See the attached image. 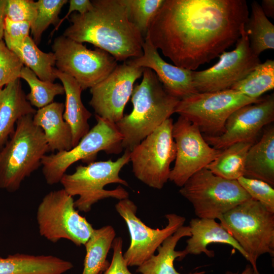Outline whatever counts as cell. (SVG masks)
<instances>
[{
	"label": "cell",
	"mask_w": 274,
	"mask_h": 274,
	"mask_svg": "<svg viewBox=\"0 0 274 274\" xmlns=\"http://www.w3.org/2000/svg\"><path fill=\"white\" fill-rule=\"evenodd\" d=\"M179 192L192 205L199 218L219 219L251 198L237 180L217 176L204 167L192 176Z\"/></svg>",
	"instance_id": "cell-8"
},
{
	"label": "cell",
	"mask_w": 274,
	"mask_h": 274,
	"mask_svg": "<svg viewBox=\"0 0 274 274\" xmlns=\"http://www.w3.org/2000/svg\"><path fill=\"white\" fill-rule=\"evenodd\" d=\"M41 80L53 83L55 74V57L53 52L41 50L33 39L28 36L21 44L8 47Z\"/></svg>",
	"instance_id": "cell-27"
},
{
	"label": "cell",
	"mask_w": 274,
	"mask_h": 274,
	"mask_svg": "<svg viewBox=\"0 0 274 274\" xmlns=\"http://www.w3.org/2000/svg\"><path fill=\"white\" fill-rule=\"evenodd\" d=\"M186 236H191L190 227L182 226L158 247V254L153 255L138 266L136 271L141 274H182L177 271L174 266V261L177 258L180 260L182 251H176L175 248L178 242ZM204 273L205 271H201L188 274Z\"/></svg>",
	"instance_id": "cell-25"
},
{
	"label": "cell",
	"mask_w": 274,
	"mask_h": 274,
	"mask_svg": "<svg viewBox=\"0 0 274 274\" xmlns=\"http://www.w3.org/2000/svg\"><path fill=\"white\" fill-rule=\"evenodd\" d=\"M172 135L176 156L169 180L181 187L192 176L214 161L222 150L211 147L198 127L181 116L173 123Z\"/></svg>",
	"instance_id": "cell-13"
},
{
	"label": "cell",
	"mask_w": 274,
	"mask_h": 274,
	"mask_svg": "<svg viewBox=\"0 0 274 274\" xmlns=\"http://www.w3.org/2000/svg\"><path fill=\"white\" fill-rule=\"evenodd\" d=\"M219 61L211 67L192 71V81L198 92H210L228 89L244 78L260 63L259 57L252 51L248 37L242 29L235 48L224 51Z\"/></svg>",
	"instance_id": "cell-14"
},
{
	"label": "cell",
	"mask_w": 274,
	"mask_h": 274,
	"mask_svg": "<svg viewBox=\"0 0 274 274\" xmlns=\"http://www.w3.org/2000/svg\"><path fill=\"white\" fill-rule=\"evenodd\" d=\"M37 15L36 2L32 0H7L5 18L13 21L28 22L31 27Z\"/></svg>",
	"instance_id": "cell-36"
},
{
	"label": "cell",
	"mask_w": 274,
	"mask_h": 274,
	"mask_svg": "<svg viewBox=\"0 0 274 274\" xmlns=\"http://www.w3.org/2000/svg\"><path fill=\"white\" fill-rule=\"evenodd\" d=\"M52 49L57 69L76 80L83 90L105 79L118 65L107 52L98 48L89 49L63 35L54 39Z\"/></svg>",
	"instance_id": "cell-12"
},
{
	"label": "cell",
	"mask_w": 274,
	"mask_h": 274,
	"mask_svg": "<svg viewBox=\"0 0 274 274\" xmlns=\"http://www.w3.org/2000/svg\"><path fill=\"white\" fill-rule=\"evenodd\" d=\"M6 3L7 0H0V41L4 38Z\"/></svg>",
	"instance_id": "cell-41"
},
{
	"label": "cell",
	"mask_w": 274,
	"mask_h": 274,
	"mask_svg": "<svg viewBox=\"0 0 274 274\" xmlns=\"http://www.w3.org/2000/svg\"><path fill=\"white\" fill-rule=\"evenodd\" d=\"M142 76L131 96L132 111L115 123L123 149L130 151L175 113L180 100L166 91L150 68H144Z\"/></svg>",
	"instance_id": "cell-3"
},
{
	"label": "cell",
	"mask_w": 274,
	"mask_h": 274,
	"mask_svg": "<svg viewBox=\"0 0 274 274\" xmlns=\"http://www.w3.org/2000/svg\"><path fill=\"white\" fill-rule=\"evenodd\" d=\"M248 256L255 274H260L257 261L263 254L274 256V213L250 198L219 219Z\"/></svg>",
	"instance_id": "cell-6"
},
{
	"label": "cell",
	"mask_w": 274,
	"mask_h": 274,
	"mask_svg": "<svg viewBox=\"0 0 274 274\" xmlns=\"http://www.w3.org/2000/svg\"><path fill=\"white\" fill-rule=\"evenodd\" d=\"M95 118L96 124L76 146L70 150L43 157L42 173L48 184L60 182L68 168L79 160L89 163L93 162L100 151L114 154L122 151L123 138L116 124L97 115Z\"/></svg>",
	"instance_id": "cell-7"
},
{
	"label": "cell",
	"mask_w": 274,
	"mask_h": 274,
	"mask_svg": "<svg viewBox=\"0 0 274 274\" xmlns=\"http://www.w3.org/2000/svg\"><path fill=\"white\" fill-rule=\"evenodd\" d=\"M115 209L124 219L130 235V244L123 257L128 266H139L154 254L158 247L168 236L183 226L186 219L176 214L165 217L167 224L162 229H153L145 225L136 214L137 207L128 198L120 200Z\"/></svg>",
	"instance_id": "cell-15"
},
{
	"label": "cell",
	"mask_w": 274,
	"mask_h": 274,
	"mask_svg": "<svg viewBox=\"0 0 274 274\" xmlns=\"http://www.w3.org/2000/svg\"><path fill=\"white\" fill-rule=\"evenodd\" d=\"M64 104L53 102L38 109L33 122L44 132L49 151H68L73 148V136L70 125L63 118Z\"/></svg>",
	"instance_id": "cell-21"
},
{
	"label": "cell",
	"mask_w": 274,
	"mask_h": 274,
	"mask_svg": "<svg viewBox=\"0 0 274 274\" xmlns=\"http://www.w3.org/2000/svg\"><path fill=\"white\" fill-rule=\"evenodd\" d=\"M31 25L28 22L13 21L5 18L4 38L7 47L22 44L29 36Z\"/></svg>",
	"instance_id": "cell-37"
},
{
	"label": "cell",
	"mask_w": 274,
	"mask_h": 274,
	"mask_svg": "<svg viewBox=\"0 0 274 274\" xmlns=\"http://www.w3.org/2000/svg\"><path fill=\"white\" fill-rule=\"evenodd\" d=\"M244 176L274 186V128L266 129L260 140L249 148Z\"/></svg>",
	"instance_id": "cell-24"
},
{
	"label": "cell",
	"mask_w": 274,
	"mask_h": 274,
	"mask_svg": "<svg viewBox=\"0 0 274 274\" xmlns=\"http://www.w3.org/2000/svg\"><path fill=\"white\" fill-rule=\"evenodd\" d=\"M115 235V231L110 225L93 229L84 245L86 255L82 274H99L108 267L107 256Z\"/></svg>",
	"instance_id": "cell-26"
},
{
	"label": "cell",
	"mask_w": 274,
	"mask_h": 274,
	"mask_svg": "<svg viewBox=\"0 0 274 274\" xmlns=\"http://www.w3.org/2000/svg\"><path fill=\"white\" fill-rule=\"evenodd\" d=\"M55 74L62 82L65 94L63 118L70 125L73 136V148L90 130L88 120L92 114L81 99L83 91L79 83L72 77L55 69Z\"/></svg>",
	"instance_id": "cell-23"
},
{
	"label": "cell",
	"mask_w": 274,
	"mask_h": 274,
	"mask_svg": "<svg viewBox=\"0 0 274 274\" xmlns=\"http://www.w3.org/2000/svg\"><path fill=\"white\" fill-rule=\"evenodd\" d=\"M274 88V60L267 59L258 64L247 76L230 89L253 99H258Z\"/></svg>",
	"instance_id": "cell-30"
},
{
	"label": "cell",
	"mask_w": 274,
	"mask_h": 274,
	"mask_svg": "<svg viewBox=\"0 0 274 274\" xmlns=\"http://www.w3.org/2000/svg\"><path fill=\"white\" fill-rule=\"evenodd\" d=\"M84 14L73 13L63 36L103 50L117 61L141 57L144 38L129 19L124 0H93Z\"/></svg>",
	"instance_id": "cell-2"
},
{
	"label": "cell",
	"mask_w": 274,
	"mask_h": 274,
	"mask_svg": "<svg viewBox=\"0 0 274 274\" xmlns=\"http://www.w3.org/2000/svg\"><path fill=\"white\" fill-rule=\"evenodd\" d=\"M143 50L142 56L129 60L138 66L152 70L168 93L181 99L198 92L193 84V71L165 61L148 36L144 38Z\"/></svg>",
	"instance_id": "cell-18"
},
{
	"label": "cell",
	"mask_w": 274,
	"mask_h": 274,
	"mask_svg": "<svg viewBox=\"0 0 274 274\" xmlns=\"http://www.w3.org/2000/svg\"><path fill=\"white\" fill-rule=\"evenodd\" d=\"M68 2L70 5L67 13L60 19L57 25L50 33V36H53L54 32L59 29L62 23L68 19L73 12L77 11L78 13L84 14L89 11L92 7L91 1L89 0H70Z\"/></svg>",
	"instance_id": "cell-39"
},
{
	"label": "cell",
	"mask_w": 274,
	"mask_h": 274,
	"mask_svg": "<svg viewBox=\"0 0 274 274\" xmlns=\"http://www.w3.org/2000/svg\"><path fill=\"white\" fill-rule=\"evenodd\" d=\"M73 267L71 262L53 255L16 253L0 257V274H63Z\"/></svg>",
	"instance_id": "cell-22"
},
{
	"label": "cell",
	"mask_w": 274,
	"mask_h": 274,
	"mask_svg": "<svg viewBox=\"0 0 274 274\" xmlns=\"http://www.w3.org/2000/svg\"><path fill=\"white\" fill-rule=\"evenodd\" d=\"M164 1L124 0L129 20L137 27L144 38L151 21Z\"/></svg>",
	"instance_id": "cell-33"
},
{
	"label": "cell",
	"mask_w": 274,
	"mask_h": 274,
	"mask_svg": "<svg viewBox=\"0 0 274 274\" xmlns=\"http://www.w3.org/2000/svg\"><path fill=\"white\" fill-rule=\"evenodd\" d=\"M226 274H238L237 272H233L230 271H227L226 272ZM239 274H255L254 270L250 264L246 265L245 269Z\"/></svg>",
	"instance_id": "cell-42"
},
{
	"label": "cell",
	"mask_w": 274,
	"mask_h": 274,
	"mask_svg": "<svg viewBox=\"0 0 274 274\" xmlns=\"http://www.w3.org/2000/svg\"><path fill=\"white\" fill-rule=\"evenodd\" d=\"M122 239L115 238L112 247L113 250V257L108 267L99 274H133L128 268V265L122 253Z\"/></svg>",
	"instance_id": "cell-38"
},
{
	"label": "cell",
	"mask_w": 274,
	"mask_h": 274,
	"mask_svg": "<svg viewBox=\"0 0 274 274\" xmlns=\"http://www.w3.org/2000/svg\"><path fill=\"white\" fill-rule=\"evenodd\" d=\"M237 181L251 198L274 213V189L272 186L263 181L245 176L240 177Z\"/></svg>",
	"instance_id": "cell-34"
},
{
	"label": "cell",
	"mask_w": 274,
	"mask_h": 274,
	"mask_svg": "<svg viewBox=\"0 0 274 274\" xmlns=\"http://www.w3.org/2000/svg\"><path fill=\"white\" fill-rule=\"evenodd\" d=\"M33 116L17 121L14 132L0 150V188L9 192L19 189L49 152L44 132L34 124Z\"/></svg>",
	"instance_id": "cell-4"
},
{
	"label": "cell",
	"mask_w": 274,
	"mask_h": 274,
	"mask_svg": "<svg viewBox=\"0 0 274 274\" xmlns=\"http://www.w3.org/2000/svg\"><path fill=\"white\" fill-rule=\"evenodd\" d=\"M68 2L67 0H39L36 2L37 15L31 27V34L36 45L41 41L43 32L52 24L55 27L60 19L59 14L63 6Z\"/></svg>",
	"instance_id": "cell-32"
},
{
	"label": "cell",
	"mask_w": 274,
	"mask_h": 274,
	"mask_svg": "<svg viewBox=\"0 0 274 274\" xmlns=\"http://www.w3.org/2000/svg\"><path fill=\"white\" fill-rule=\"evenodd\" d=\"M265 15L268 17H274V1L263 0L260 5Z\"/></svg>",
	"instance_id": "cell-40"
},
{
	"label": "cell",
	"mask_w": 274,
	"mask_h": 274,
	"mask_svg": "<svg viewBox=\"0 0 274 274\" xmlns=\"http://www.w3.org/2000/svg\"><path fill=\"white\" fill-rule=\"evenodd\" d=\"M130 151L125 150L115 161H93L87 165H80L73 173L63 176L60 182L63 189L73 197L79 196L74 201L77 211L88 212L93 204L108 198L119 200L128 198V192L121 186L113 190L104 187L112 183L128 186V183L119 176V173L130 162Z\"/></svg>",
	"instance_id": "cell-5"
},
{
	"label": "cell",
	"mask_w": 274,
	"mask_h": 274,
	"mask_svg": "<svg viewBox=\"0 0 274 274\" xmlns=\"http://www.w3.org/2000/svg\"><path fill=\"white\" fill-rule=\"evenodd\" d=\"M191 236L187 240V245L182 251L180 260L188 254L199 255L204 253L209 257L215 256V252L207 248L209 244H227L237 250L248 261L246 253L230 233L215 219L193 218L189 222Z\"/></svg>",
	"instance_id": "cell-19"
},
{
	"label": "cell",
	"mask_w": 274,
	"mask_h": 274,
	"mask_svg": "<svg viewBox=\"0 0 274 274\" xmlns=\"http://www.w3.org/2000/svg\"><path fill=\"white\" fill-rule=\"evenodd\" d=\"M250 47L257 56L274 49V25L265 15L257 1L251 4V13L244 26Z\"/></svg>",
	"instance_id": "cell-28"
},
{
	"label": "cell",
	"mask_w": 274,
	"mask_h": 274,
	"mask_svg": "<svg viewBox=\"0 0 274 274\" xmlns=\"http://www.w3.org/2000/svg\"><path fill=\"white\" fill-rule=\"evenodd\" d=\"M74 201L73 197L63 188L45 195L37 211L42 236L53 243L66 239L78 246L85 245L94 228L79 214Z\"/></svg>",
	"instance_id": "cell-9"
},
{
	"label": "cell",
	"mask_w": 274,
	"mask_h": 274,
	"mask_svg": "<svg viewBox=\"0 0 274 274\" xmlns=\"http://www.w3.org/2000/svg\"><path fill=\"white\" fill-rule=\"evenodd\" d=\"M143 70L129 60L118 64L105 79L91 88L89 105L95 115L115 123L121 119L134 84L142 76Z\"/></svg>",
	"instance_id": "cell-16"
},
{
	"label": "cell",
	"mask_w": 274,
	"mask_h": 274,
	"mask_svg": "<svg viewBox=\"0 0 274 274\" xmlns=\"http://www.w3.org/2000/svg\"><path fill=\"white\" fill-rule=\"evenodd\" d=\"M273 120L272 93L257 102L242 106L234 111L227 119L222 134L203 138L210 146L218 150L237 143H254L262 128Z\"/></svg>",
	"instance_id": "cell-17"
},
{
	"label": "cell",
	"mask_w": 274,
	"mask_h": 274,
	"mask_svg": "<svg viewBox=\"0 0 274 274\" xmlns=\"http://www.w3.org/2000/svg\"><path fill=\"white\" fill-rule=\"evenodd\" d=\"M20 78L27 83L30 89L26 95L27 100L39 109L53 102L56 96L64 94L62 84L42 81L26 66L22 68Z\"/></svg>",
	"instance_id": "cell-31"
},
{
	"label": "cell",
	"mask_w": 274,
	"mask_h": 274,
	"mask_svg": "<svg viewBox=\"0 0 274 274\" xmlns=\"http://www.w3.org/2000/svg\"><path fill=\"white\" fill-rule=\"evenodd\" d=\"M36 111L27 100L20 79L0 88V150L14 132L17 121Z\"/></svg>",
	"instance_id": "cell-20"
},
{
	"label": "cell",
	"mask_w": 274,
	"mask_h": 274,
	"mask_svg": "<svg viewBox=\"0 0 274 274\" xmlns=\"http://www.w3.org/2000/svg\"><path fill=\"white\" fill-rule=\"evenodd\" d=\"M24 65L19 57L0 41V88L20 79Z\"/></svg>",
	"instance_id": "cell-35"
},
{
	"label": "cell",
	"mask_w": 274,
	"mask_h": 274,
	"mask_svg": "<svg viewBox=\"0 0 274 274\" xmlns=\"http://www.w3.org/2000/svg\"><path fill=\"white\" fill-rule=\"evenodd\" d=\"M248 17L245 0H164L146 36L175 65L194 71L236 43Z\"/></svg>",
	"instance_id": "cell-1"
},
{
	"label": "cell",
	"mask_w": 274,
	"mask_h": 274,
	"mask_svg": "<svg viewBox=\"0 0 274 274\" xmlns=\"http://www.w3.org/2000/svg\"><path fill=\"white\" fill-rule=\"evenodd\" d=\"M262 98H251L231 89L197 92L180 99L175 113L195 124L205 135L217 136L223 133L227 119L234 111Z\"/></svg>",
	"instance_id": "cell-10"
},
{
	"label": "cell",
	"mask_w": 274,
	"mask_h": 274,
	"mask_svg": "<svg viewBox=\"0 0 274 274\" xmlns=\"http://www.w3.org/2000/svg\"><path fill=\"white\" fill-rule=\"evenodd\" d=\"M253 143L233 144L222 150L219 156L206 168L221 178L237 180L244 176L246 156Z\"/></svg>",
	"instance_id": "cell-29"
},
{
	"label": "cell",
	"mask_w": 274,
	"mask_h": 274,
	"mask_svg": "<svg viewBox=\"0 0 274 274\" xmlns=\"http://www.w3.org/2000/svg\"><path fill=\"white\" fill-rule=\"evenodd\" d=\"M173 123L172 118L166 119L130 151L134 175L150 187L161 189L169 180L176 156Z\"/></svg>",
	"instance_id": "cell-11"
}]
</instances>
